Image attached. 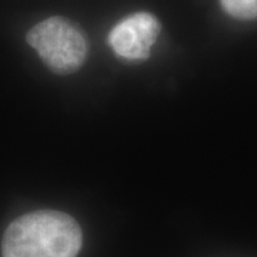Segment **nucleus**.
<instances>
[{
    "mask_svg": "<svg viewBox=\"0 0 257 257\" xmlns=\"http://www.w3.org/2000/svg\"><path fill=\"white\" fill-rule=\"evenodd\" d=\"M82 243V229L72 216L37 210L10 223L2 241V256L77 257Z\"/></svg>",
    "mask_w": 257,
    "mask_h": 257,
    "instance_id": "nucleus-1",
    "label": "nucleus"
},
{
    "mask_svg": "<svg viewBox=\"0 0 257 257\" xmlns=\"http://www.w3.org/2000/svg\"><path fill=\"white\" fill-rule=\"evenodd\" d=\"M26 40L43 63L56 74H72L89 55V40L76 23L62 16L45 19L35 25Z\"/></svg>",
    "mask_w": 257,
    "mask_h": 257,
    "instance_id": "nucleus-2",
    "label": "nucleus"
},
{
    "mask_svg": "<svg viewBox=\"0 0 257 257\" xmlns=\"http://www.w3.org/2000/svg\"><path fill=\"white\" fill-rule=\"evenodd\" d=\"M160 29V22L155 15L136 12L113 26L107 42L116 56L130 62H142L150 57Z\"/></svg>",
    "mask_w": 257,
    "mask_h": 257,
    "instance_id": "nucleus-3",
    "label": "nucleus"
},
{
    "mask_svg": "<svg viewBox=\"0 0 257 257\" xmlns=\"http://www.w3.org/2000/svg\"><path fill=\"white\" fill-rule=\"evenodd\" d=\"M223 10L239 20L257 19V0H220Z\"/></svg>",
    "mask_w": 257,
    "mask_h": 257,
    "instance_id": "nucleus-4",
    "label": "nucleus"
}]
</instances>
